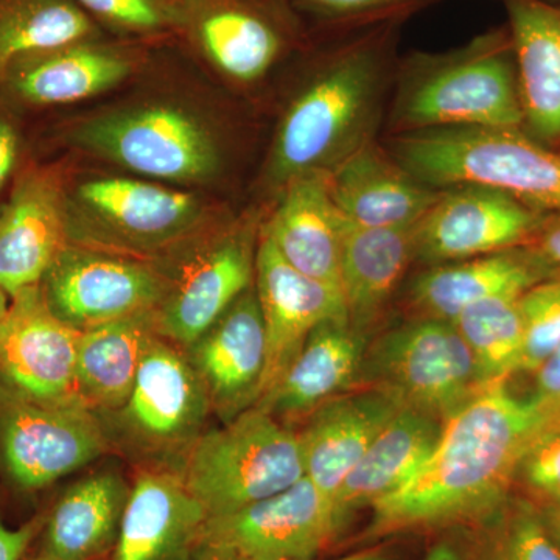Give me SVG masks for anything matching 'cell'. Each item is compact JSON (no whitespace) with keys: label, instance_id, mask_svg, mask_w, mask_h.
<instances>
[{"label":"cell","instance_id":"obj_49","mask_svg":"<svg viewBox=\"0 0 560 560\" xmlns=\"http://www.w3.org/2000/svg\"><path fill=\"white\" fill-rule=\"evenodd\" d=\"M550 2L559 3L560 5V0H550Z\"/></svg>","mask_w":560,"mask_h":560},{"label":"cell","instance_id":"obj_1","mask_svg":"<svg viewBox=\"0 0 560 560\" xmlns=\"http://www.w3.org/2000/svg\"><path fill=\"white\" fill-rule=\"evenodd\" d=\"M407 22L313 33L287 72L257 189L271 205L289 180L330 173L382 138Z\"/></svg>","mask_w":560,"mask_h":560},{"label":"cell","instance_id":"obj_39","mask_svg":"<svg viewBox=\"0 0 560 560\" xmlns=\"http://www.w3.org/2000/svg\"><path fill=\"white\" fill-rule=\"evenodd\" d=\"M32 160V143L25 132L24 116L0 103V209Z\"/></svg>","mask_w":560,"mask_h":560},{"label":"cell","instance_id":"obj_36","mask_svg":"<svg viewBox=\"0 0 560 560\" xmlns=\"http://www.w3.org/2000/svg\"><path fill=\"white\" fill-rule=\"evenodd\" d=\"M313 33L353 31L383 22H408L448 0H291Z\"/></svg>","mask_w":560,"mask_h":560},{"label":"cell","instance_id":"obj_10","mask_svg":"<svg viewBox=\"0 0 560 560\" xmlns=\"http://www.w3.org/2000/svg\"><path fill=\"white\" fill-rule=\"evenodd\" d=\"M359 383L389 390L405 407L442 420L486 386L455 324L418 316L368 342Z\"/></svg>","mask_w":560,"mask_h":560},{"label":"cell","instance_id":"obj_37","mask_svg":"<svg viewBox=\"0 0 560 560\" xmlns=\"http://www.w3.org/2000/svg\"><path fill=\"white\" fill-rule=\"evenodd\" d=\"M521 371L533 374L560 345V276L540 280L522 294Z\"/></svg>","mask_w":560,"mask_h":560},{"label":"cell","instance_id":"obj_12","mask_svg":"<svg viewBox=\"0 0 560 560\" xmlns=\"http://www.w3.org/2000/svg\"><path fill=\"white\" fill-rule=\"evenodd\" d=\"M158 44L105 33L32 51L0 80V103L25 117L98 97L145 72Z\"/></svg>","mask_w":560,"mask_h":560},{"label":"cell","instance_id":"obj_32","mask_svg":"<svg viewBox=\"0 0 560 560\" xmlns=\"http://www.w3.org/2000/svg\"><path fill=\"white\" fill-rule=\"evenodd\" d=\"M105 33L72 0H0V80L24 55Z\"/></svg>","mask_w":560,"mask_h":560},{"label":"cell","instance_id":"obj_28","mask_svg":"<svg viewBox=\"0 0 560 560\" xmlns=\"http://www.w3.org/2000/svg\"><path fill=\"white\" fill-rule=\"evenodd\" d=\"M444 422L431 412L404 407L372 442L335 499L341 534L353 515L374 506L415 477L441 440Z\"/></svg>","mask_w":560,"mask_h":560},{"label":"cell","instance_id":"obj_33","mask_svg":"<svg viewBox=\"0 0 560 560\" xmlns=\"http://www.w3.org/2000/svg\"><path fill=\"white\" fill-rule=\"evenodd\" d=\"M470 560H560L544 512L526 497H515L485 521L456 529Z\"/></svg>","mask_w":560,"mask_h":560},{"label":"cell","instance_id":"obj_41","mask_svg":"<svg viewBox=\"0 0 560 560\" xmlns=\"http://www.w3.org/2000/svg\"><path fill=\"white\" fill-rule=\"evenodd\" d=\"M528 248L547 265L552 278L560 276V213H545Z\"/></svg>","mask_w":560,"mask_h":560},{"label":"cell","instance_id":"obj_35","mask_svg":"<svg viewBox=\"0 0 560 560\" xmlns=\"http://www.w3.org/2000/svg\"><path fill=\"white\" fill-rule=\"evenodd\" d=\"M103 32L117 38L168 43L179 28L178 0H72Z\"/></svg>","mask_w":560,"mask_h":560},{"label":"cell","instance_id":"obj_17","mask_svg":"<svg viewBox=\"0 0 560 560\" xmlns=\"http://www.w3.org/2000/svg\"><path fill=\"white\" fill-rule=\"evenodd\" d=\"M62 162L33 160L0 209V285L10 296L39 285L69 243Z\"/></svg>","mask_w":560,"mask_h":560},{"label":"cell","instance_id":"obj_9","mask_svg":"<svg viewBox=\"0 0 560 560\" xmlns=\"http://www.w3.org/2000/svg\"><path fill=\"white\" fill-rule=\"evenodd\" d=\"M178 7L176 43L245 90L289 69L312 38L291 0H178Z\"/></svg>","mask_w":560,"mask_h":560},{"label":"cell","instance_id":"obj_29","mask_svg":"<svg viewBox=\"0 0 560 560\" xmlns=\"http://www.w3.org/2000/svg\"><path fill=\"white\" fill-rule=\"evenodd\" d=\"M410 230H366L348 226L342 241L340 290L348 324L361 337L371 334L399 296L411 265Z\"/></svg>","mask_w":560,"mask_h":560},{"label":"cell","instance_id":"obj_22","mask_svg":"<svg viewBox=\"0 0 560 560\" xmlns=\"http://www.w3.org/2000/svg\"><path fill=\"white\" fill-rule=\"evenodd\" d=\"M348 226L331 198L329 173H307L279 191L261 223V234L294 270L340 290Z\"/></svg>","mask_w":560,"mask_h":560},{"label":"cell","instance_id":"obj_2","mask_svg":"<svg viewBox=\"0 0 560 560\" xmlns=\"http://www.w3.org/2000/svg\"><path fill=\"white\" fill-rule=\"evenodd\" d=\"M551 422L506 381L489 383L445 420L441 440L404 488L371 508L361 544L410 533L470 528L511 499L533 438Z\"/></svg>","mask_w":560,"mask_h":560},{"label":"cell","instance_id":"obj_20","mask_svg":"<svg viewBox=\"0 0 560 560\" xmlns=\"http://www.w3.org/2000/svg\"><path fill=\"white\" fill-rule=\"evenodd\" d=\"M254 287L267 334V371L260 401L275 388L315 327L324 320H348V315L340 290L294 270L261 231Z\"/></svg>","mask_w":560,"mask_h":560},{"label":"cell","instance_id":"obj_8","mask_svg":"<svg viewBox=\"0 0 560 560\" xmlns=\"http://www.w3.org/2000/svg\"><path fill=\"white\" fill-rule=\"evenodd\" d=\"M265 210L249 209L219 220L197 237L158 259L165 278L156 330L176 348L187 349L254 285L256 254Z\"/></svg>","mask_w":560,"mask_h":560},{"label":"cell","instance_id":"obj_44","mask_svg":"<svg viewBox=\"0 0 560 560\" xmlns=\"http://www.w3.org/2000/svg\"><path fill=\"white\" fill-rule=\"evenodd\" d=\"M183 560H241L234 558H228V556L219 555V552L210 551L208 548H202L200 545H194L190 551L187 552L186 558ZM319 560V559H311ZM331 560H396L389 552L385 550H378V548H371V550H361L352 552V555L342 556V558Z\"/></svg>","mask_w":560,"mask_h":560},{"label":"cell","instance_id":"obj_11","mask_svg":"<svg viewBox=\"0 0 560 560\" xmlns=\"http://www.w3.org/2000/svg\"><path fill=\"white\" fill-rule=\"evenodd\" d=\"M109 440L81 401H44L0 382V478L35 493L101 458Z\"/></svg>","mask_w":560,"mask_h":560},{"label":"cell","instance_id":"obj_24","mask_svg":"<svg viewBox=\"0 0 560 560\" xmlns=\"http://www.w3.org/2000/svg\"><path fill=\"white\" fill-rule=\"evenodd\" d=\"M552 278L547 265L528 246L420 268L408 279L404 304L411 316L455 320L477 302L499 294H522Z\"/></svg>","mask_w":560,"mask_h":560},{"label":"cell","instance_id":"obj_48","mask_svg":"<svg viewBox=\"0 0 560 560\" xmlns=\"http://www.w3.org/2000/svg\"><path fill=\"white\" fill-rule=\"evenodd\" d=\"M552 422H560V411H559V415H558V416H556V419H555V420H552Z\"/></svg>","mask_w":560,"mask_h":560},{"label":"cell","instance_id":"obj_21","mask_svg":"<svg viewBox=\"0 0 560 560\" xmlns=\"http://www.w3.org/2000/svg\"><path fill=\"white\" fill-rule=\"evenodd\" d=\"M404 407L389 390L363 386L327 400L305 418L296 431L305 478L334 504V511L342 482Z\"/></svg>","mask_w":560,"mask_h":560},{"label":"cell","instance_id":"obj_40","mask_svg":"<svg viewBox=\"0 0 560 560\" xmlns=\"http://www.w3.org/2000/svg\"><path fill=\"white\" fill-rule=\"evenodd\" d=\"M534 374V393L529 397L552 420L560 411V345L537 368Z\"/></svg>","mask_w":560,"mask_h":560},{"label":"cell","instance_id":"obj_46","mask_svg":"<svg viewBox=\"0 0 560 560\" xmlns=\"http://www.w3.org/2000/svg\"><path fill=\"white\" fill-rule=\"evenodd\" d=\"M11 305V296L7 293L5 289L0 285V329H2L3 323H5L7 316H9Z\"/></svg>","mask_w":560,"mask_h":560},{"label":"cell","instance_id":"obj_26","mask_svg":"<svg viewBox=\"0 0 560 560\" xmlns=\"http://www.w3.org/2000/svg\"><path fill=\"white\" fill-rule=\"evenodd\" d=\"M206 521L180 471H143L130 489L113 560H183Z\"/></svg>","mask_w":560,"mask_h":560},{"label":"cell","instance_id":"obj_13","mask_svg":"<svg viewBox=\"0 0 560 560\" xmlns=\"http://www.w3.org/2000/svg\"><path fill=\"white\" fill-rule=\"evenodd\" d=\"M49 311L84 331L160 307L165 278L154 260L68 243L39 282Z\"/></svg>","mask_w":560,"mask_h":560},{"label":"cell","instance_id":"obj_38","mask_svg":"<svg viewBox=\"0 0 560 560\" xmlns=\"http://www.w3.org/2000/svg\"><path fill=\"white\" fill-rule=\"evenodd\" d=\"M515 486L540 510L560 508V422H550L533 438L515 471Z\"/></svg>","mask_w":560,"mask_h":560},{"label":"cell","instance_id":"obj_45","mask_svg":"<svg viewBox=\"0 0 560 560\" xmlns=\"http://www.w3.org/2000/svg\"><path fill=\"white\" fill-rule=\"evenodd\" d=\"M541 512H544L545 522H547L552 537H555L560 547V508H555V510H541Z\"/></svg>","mask_w":560,"mask_h":560},{"label":"cell","instance_id":"obj_34","mask_svg":"<svg viewBox=\"0 0 560 560\" xmlns=\"http://www.w3.org/2000/svg\"><path fill=\"white\" fill-rule=\"evenodd\" d=\"M522 294L488 298L470 305L453 320L469 346L485 385L506 381L521 371L523 320L518 300Z\"/></svg>","mask_w":560,"mask_h":560},{"label":"cell","instance_id":"obj_7","mask_svg":"<svg viewBox=\"0 0 560 560\" xmlns=\"http://www.w3.org/2000/svg\"><path fill=\"white\" fill-rule=\"evenodd\" d=\"M180 477L208 517L230 514L305 477L300 438L289 423L253 407L202 433L187 451Z\"/></svg>","mask_w":560,"mask_h":560},{"label":"cell","instance_id":"obj_47","mask_svg":"<svg viewBox=\"0 0 560 560\" xmlns=\"http://www.w3.org/2000/svg\"><path fill=\"white\" fill-rule=\"evenodd\" d=\"M27 560H57V559L50 558V556L44 555V552L39 551L38 555L33 556V558L27 559Z\"/></svg>","mask_w":560,"mask_h":560},{"label":"cell","instance_id":"obj_25","mask_svg":"<svg viewBox=\"0 0 560 560\" xmlns=\"http://www.w3.org/2000/svg\"><path fill=\"white\" fill-rule=\"evenodd\" d=\"M514 49L523 131L560 151V5L500 0Z\"/></svg>","mask_w":560,"mask_h":560},{"label":"cell","instance_id":"obj_4","mask_svg":"<svg viewBox=\"0 0 560 560\" xmlns=\"http://www.w3.org/2000/svg\"><path fill=\"white\" fill-rule=\"evenodd\" d=\"M445 128H518L523 109L508 25L463 46L401 55L382 136Z\"/></svg>","mask_w":560,"mask_h":560},{"label":"cell","instance_id":"obj_3","mask_svg":"<svg viewBox=\"0 0 560 560\" xmlns=\"http://www.w3.org/2000/svg\"><path fill=\"white\" fill-rule=\"evenodd\" d=\"M61 149L117 165L139 178L191 189L223 178L230 132L213 114L175 97L117 102L44 135Z\"/></svg>","mask_w":560,"mask_h":560},{"label":"cell","instance_id":"obj_31","mask_svg":"<svg viewBox=\"0 0 560 560\" xmlns=\"http://www.w3.org/2000/svg\"><path fill=\"white\" fill-rule=\"evenodd\" d=\"M154 313L81 331L75 386L79 399L90 410L110 415L127 401L143 355L160 335Z\"/></svg>","mask_w":560,"mask_h":560},{"label":"cell","instance_id":"obj_19","mask_svg":"<svg viewBox=\"0 0 560 560\" xmlns=\"http://www.w3.org/2000/svg\"><path fill=\"white\" fill-rule=\"evenodd\" d=\"M223 422L256 407L267 371V334L250 287L197 341L184 349Z\"/></svg>","mask_w":560,"mask_h":560},{"label":"cell","instance_id":"obj_18","mask_svg":"<svg viewBox=\"0 0 560 560\" xmlns=\"http://www.w3.org/2000/svg\"><path fill=\"white\" fill-rule=\"evenodd\" d=\"M80 334L49 311L39 285L14 294L0 329V382L38 400L81 401L75 386Z\"/></svg>","mask_w":560,"mask_h":560},{"label":"cell","instance_id":"obj_15","mask_svg":"<svg viewBox=\"0 0 560 560\" xmlns=\"http://www.w3.org/2000/svg\"><path fill=\"white\" fill-rule=\"evenodd\" d=\"M340 536L334 504L304 477L270 499L208 517L195 545L241 560H311Z\"/></svg>","mask_w":560,"mask_h":560},{"label":"cell","instance_id":"obj_42","mask_svg":"<svg viewBox=\"0 0 560 560\" xmlns=\"http://www.w3.org/2000/svg\"><path fill=\"white\" fill-rule=\"evenodd\" d=\"M44 523H46V514H39L20 528L11 529L3 523L0 515V560L24 559L33 540L40 536Z\"/></svg>","mask_w":560,"mask_h":560},{"label":"cell","instance_id":"obj_43","mask_svg":"<svg viewBox=\"0 0 560 560\" xmlns=\"http://www.w3.org/2000/svg\"><path fill=\"white\" fill-rule=\"evenodd\" d=\"M423 560H470V558L458 530H451V533H444L440 540L434 541Z\"/></svg>","mask_w":560,"mask_h":560},{"label":"cell","instance_id":"obj_5","mask_svg":"<svg viewBox=\"0 0 560 560\" xmlns=\"http://www.w3.org/2000/svg\"><path fill=\"white\" fill-rule=\"evenodd\" d=\"M65 205L70 243L147 260L167 256L223 219L197 190L69 168Z\"/></svg>","mask_w":560,"mask_h":560},{"label":"cell","instance_id":"obj_6","mask_svg":"<svg viewBox=\"0 0 560 560\" xmlns=\"http://www.w3.org/2000/svg\"><path fill=\"white\" fill-rule=\"evenodd\" d=\"M381 139L433 189L488 187L536 212L560 213V151L518 128H445Z\"/></svg>","mask_w":560,"mask_h":560},{"label":"cell","instance_id":"obj_16","mask_svg":"<svg viewBox=\"0 0 560 560\" xmlns=\"http://www.w3.org/2000/svg\"><path fill=\"white\" fill-rule=\"evenodd\" d=\"M544 215L488 187L442 189L412 228L415 264L434 267L523 248Z\"/></svg>","mask_w":560,"mask_h":560},{"label":"cell","instance_id":"obj_23","mask_svg":"<svg viewBox=\"0 0 560 560\" xmlns=\"http://www.w3.org/2000/svg\"><path fill=\"white\" fill-rule=\"evenodd\" d=\"M329 187L350 226L366 230H410L441 194L416 179L382 139L368 143L334 168Z\"/></svg>","mask_w":560,"mask_h":560},{"label":"cell","instance_id":"obj_27","mask_svg":"<svg viewBox=\"0 0 560 560\" xmlns=\"http://www.w3.org/2000/svg\"><path fill=\"white\" fill-rule=\"evenodd\" d=\"M368 342L348 320H324L312 330L275 388L256 407L283 423L307 418L320 405L359 383Z\"/></svg>","mask_w":560,"mask_h":560},{"label":"cell","instance_id":"obj_30","mask_svg":"<svg viewBox=\"0 0 560 560\" xmlns=\"http://www.w3.org/2000/svg\"><path fill=\"white\" fill-rule=\"evenodd\" d=\"M130 488L116 471L81 478L46 514L40 552L57 560H95L116 547Z\"/></svg>","mask_w":560,"mask_h":560},{"label":"cell","instance_id":"obj_14","mask_svg":"<svg viewBox=\"0 0 560 560\" xmlns=\"http://www.w3.org/2000/svg\"><path fill=\"white\" fill-rule=\"evenodd\" d=\"M212 412L208 393L183 349L158 335L140 363L135 385L110 412L119 440L143 455L189 451Z\"/></svg>","mask_w":560,"mask_h":560}]
</instances>
